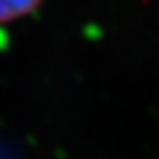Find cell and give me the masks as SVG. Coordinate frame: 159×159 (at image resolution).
<instances>
[{
	"label": "cell",
	"mask_w": 159,
	"mask_h": 159,
	"mask_svg": "<svg viewBox=\"0 0 159 159\" xmlns=\"http://www.w3.org/2000/svg\"><path fill=\"white\" fill-rule=\"evenodd\" d=\"M41 0H0V22H10L32 12Z\"/></svg>",
	"instance_id": "1"
}]
</instances>
